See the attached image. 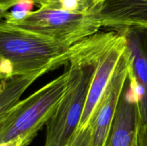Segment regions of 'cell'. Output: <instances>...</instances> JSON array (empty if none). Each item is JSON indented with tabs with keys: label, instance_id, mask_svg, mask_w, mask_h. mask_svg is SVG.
I'll use <instances>...</instances> for the list:
<instances>
[{
	"label": "cell",
	"instance_id": "cell-1",
	"mask_svg": "<svg viewBox=\"0 0 147 146\" xmlns=\"http://www.w3.org/2000/svg\"><path fill=\"white\" fill-rule=\"evenodd\" d=\"M91 37L69 44L20 29L1 21V80L40 70L47 73L62 65H67L88 45Z\"/></svg>",
	"mask_w": 147,
	"mask_h": 146
},
{
	"label": "cell",
	"instance_id": "cell-2",
	"mask_svg": "<svg viewBox=\"0 0 147 146\" xmlns=\"http://www.w3.org/2000/svg\"><path fill=\"white\" fill-rule=\"evenodd\" d=\"M117 35L115 31L100 32L96 41L70 61L74 66L73 79L64 97L46 123L44 146L67 145L80 124L98 60Z\"/></svg>",
	"mask_w": 147,
	"mask_h": 146
},
{
	"label": "cell",
	"instance_id": "cell-3",
	"mask_svg": "<svg viewBox=\"0 0 147 146\" xmlns=\"http://www.w3.org/2000/svg\"><path fill=\"white\" fill-rule=\"evenodd\" d=\"M67 65L63 74L0 115V143L22 137L24 146L30 144L54 114L68 90L74 66L70 63Z\"/></svg>",
	"mask_w": 147,
	"mask_h": 146
},
{
	"label": "cell",
	"instance_id": "cell-4",
	"mask_svg": "<svg viewBox=\"0 0 147 146\" xmlns=\"http://www.w3.org/2000/svg\"><path fill=\"white\" fill-rule=\"evenodd\" d=\"M7 24L69 44H74L97 34L103 27L98 14L48 8H39L20 21Z\"/></svg>",
	"mask_w": 147,
	"mask_h": 146
},
{
	"label": "cell",
	"instance_id": "cell-5",
	"mask_svg": "<svg viewBox=\"0 0 147 146\" xmlns=\"http://www.w3.org/2000/svg\"><path fill=\"white\" fill-rule=\"evenodd\" d=\"M130 67V59L126 48L89 123L93 146H107L113 119L129 77Z\"/></svg>",
	"mask_w": 147,
	"mask_h": 146
},
{
	"label": "cell",
	"instance_id": "cell-6",
	"mask_svg": "<svg viewBox=\"0 0 147 146\" xmlns=\"http://www.w3.org/2000/svg\"><path fill=\"white\" fill-rule=\"evenodd\" d=\"M126 48V39L121 33L118 32L116 39L100 54L97 61L84 110L78 128H83L89 125Z\"/></svg>",
	"mask_w": 147,
	"mask_h": 146
},
{
	"label": "cell",
	"instance_id": "cell-7",
	"mask_svg": "<svg viewBox=\"0 0 147 146\" xmlns=\"http://www.w3.org/2000/svg\"><path fill=\"white\" fill-rule=\"evenodd\" d=\"M139 100L136 84L128 78L115 114L107 146H133L141 125Z\"/></svg>",
	"mask_w": 147,
	"mask_h": 146
},
{
	"label": "cell",
	"instance_id": "cell-8",
	"mask_svg": "<svg viewBox=\"0 0 147 146\" xmlns=\"http://www.w3.org/2000/svg\"><path fill=\"white\" fill-rule=\"evenodd\" d=\"M125 37L130 59L129 74L134 80L140 95L141 125L147 122V29L128 27L115 29Z\"/></svg>",
	"mask_w": 147,
	"mask_h": 146
},
{
	"label": "cell",
	"instance_id": "cell-9",
	"mask_svg": "<svg viewBox=\"0 0 147 146\" xmlns=\"http://www.w3.org/2000/svg\"><path fill=\"white\" fill-rule=\"evenodd\" d=\"M102 27L112 30L147 29V0H104L98 11Z\"/></svg>",
	"mask_w": 147,
	"mask_h": 146
},
{
	"label": "cell",
	"instance_id": "cell-10",
	"mask_svg": "<svg viewBox=\"0 0 147 146\" xmlns=\"http://www.w3.org/2000/svg\"><path fill=\"white\" fill-rule=\"evenodd\" d=\"M45 71H36L13 76L1 80L0 115L5 113L20 100V97L37 78L45 74Z\"/></svg>",
	"mask_w": 147,
	"mask_h": 146
},
{
	"label": "cell",
	"instance_id": "cell-11",
	"mask_svg": "<svg viewBox=\"0 0 147 146\" xmlns=\"http://www.w3.org/2000/svg\"><path fill=\"white\" fill-rule=\"evenodd\" d=\"M35 4L34 0H20L9 11L1 14V21L7 23H14L27 17Z\"/></svg>",
	"mask_w": 147,
	"mask_h": 146
},
{
	"label": "cell",
	"instance_id": "cell-12",
	"mask_svg": "<svg viewBox=\"0 0 147 146\" xmlns=\"http://www.w3.org/2000/svg\"><path fill=\"white\" fill-rule=\"evenodd\" d=\"M66 146H93L92 132L90 125L77 128Z\"/></svg>",
	"mask_w": 147,
	"mask_h": 146
},
{
	"label": "cell",
	"instance_id": "cell-13",
	"mask_svg": "<svg viewBox=\"0 0 147 146\" xmlns=\"http://www.w3.org/2000/svg\"><path fill=\"white\" fill-rule=\"evenodd\" d=\"M34 2H35L36 5L38 6L39 8L57 9H58L59 7H60L61 2L62 1H64V0H34ZM83 1H85L86 4L87 5L86 1H85V0H83ZM87 7H88V5H87ZM88 10H89L88 7ZM89 11H90V10H89ZM92 14H93V13H92Z\"/></svg>",
	"mask_w": 147,
	"mask_h": 146
},
{
	"label": "cell",
	"instance_id": "cell-14",
	"mask_svg": "<svg viewBox=\"0 0 147 146\" xmlns=\"http://www.w3.org/2000/svg\"><path fill=\"white\" fill-rule=\"evenodd\" d=\"M137 141L139 146H147V122L139 126L137 133Z\"/></svg>",
	"mask_w": 147,
	"mask_h": 146
},
{
	"label": "cell",
	"instance_id": "cell-15",
	"mask_svg": "<svg viewBox=\"0 0 147 146\" xmlns=\"http://www.w3.org/2000/svg\"><path fill=\"white\" fill-rule=\"evenodd\" d=\"M85 1L90 12L93 14H98L99 10L104 0H85Z\"/></svg>",
	"mask_w": 147,
	"mask_h": 146
},
{
	"label": "cell",
	"instance_id": "cell-16",
	"mask_svg": "<svg viewBox=\"0 0 147 146\" xmlns=\"http://www.w3.org/2000/svg\"><path fill=\"white\" fill-rule=\"evenodd\" d=\"M20 0H0V14L9 11Z\"/></svg>",
	"mask_w": 147,
	"mask_h": 146
},
{
	"label": "cell",
	"instance_id": "cell-17",
	"mask_svg": "<svg viewBox=\"0 0 147 146\" xmlns=\"http://www.w3.org/2000/svg\"><path fill=\"white\" fill-rule=\"evenodd\" d=\"M0 146H24V139L22 137H18L11 140L0 143Z\"/></svg>",
	"mask_w": 147,
	"mask_h": 146
},
{
	"label": "cell",
	"instance_id": "cell-18",
	"mask_svg": "<svg viewBox=\"0 0 147 146\" xmlns=\"http://www.w3.org/2000/svg\"><path fill=\"white\" fill-rule=\"evenodd\" d=\"M133 146H139V145H138V141H137V137H136V140H135V141H134V144H133Z\"/></svg>",
	"mask_w": 147,
	"mask_h": 146
}]
</instances>
